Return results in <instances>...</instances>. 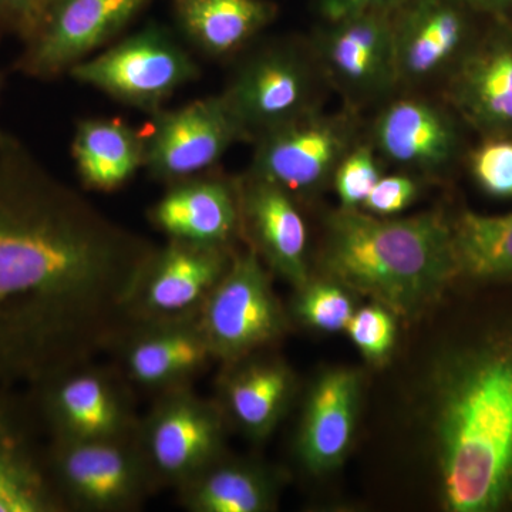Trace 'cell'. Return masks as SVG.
<instances>
[{"instance_id":"cell-1","label":"cell","mask_w":512,"mask_h":512,"mask_svg":"<svg viewBox=\"0 0 512 512\" xmlns=\"http://www.w3.org/2000/svg\"><path fill=\"white\" fill-rule=\"evenodd\" d=\"M157 245L0 138V386L30 387L109 353Z\"/></svg>"},{"instance_id":"cell-2","label":"cell","mask_w":512,"mask_h":512,"mask_svg":"<svg viewBox=\"0 0 512 512\" xmlns=\"http://www.w3.org/2000/svg\"><path fill=\"white\" fill-rule=\"evenodd\" d=\"M434 404L444 510L512 511V295L466 320L441 357Z\"/></svg>"},{"instance_id":"cell-3","label":"cell","mask_w":512,"mask_h":512,"mask_svg":"<svg viewBox=\"0 0 512 512\" xmlns=\"http://www.w3.org/2000/svg\"><path fill=\"white\" fill-rule=\"evenodd\" d=\"M319 269L407 319L460 281L450 218L440 212L399 218L338 208L325 220Z\"/></svg>"},{"instance_id":"cell-4","label":"cell","mask_w":512,"mask_h":512,"mask_svg":"<svg viewBox=\"0 0 512 512\" xmlns=\"http://www.w3.org/2000/svg\"><path fill=\"white\" fill-rule=\"evenodd\" d=\"M231 64L220 94L245 143L322 107L326 80L309 40L261 36Z\"/></svg>"},{"instance_id":"cell-5","label":"cell","mask_w":512,"mask_h":512,"mask_svg":"<svg viewBox=\"0 0 512 512\" xmlns=\"http://www.w3.org/2000/svg\"><path fill=\"white\" fill-rule=\"evenodd\" d=\"M200 74L178 33L158 23L131 33L69 72L77 83L148 116L165 109L167 101Z\"/></svg>"},{"instance_id":"cell-6","label":"cell","mask_w":512,"mask_h":512,"mask_svg":"<svg viewBox=\"0 0 512 512\" xmlns=\"http://www.w3.org/2000/svg\"><path fill=\"white\" fill-rule=\"evenodd\" d=\"M36 421L50 440L127 439L137 431L136 390L114 365L96 360L57 372L32 386Z\"/></svg>"},{"instance_id":"cell-7","label":"cell","mask_w":512,"mask_h":512,"mask_svg":"<svg viewBox=\"0 0 512 512\" xmlns=\"http://www.w3.org/2000/svg\"><path fill=\"white\" fill-rule=\"evenodd\" d=\"M46 460L66 512H134L160 491L136 434L107 441L50 440Z\"/></svg>"},{"instance_id":"cell-8","label":"cell","mask_w":512,"mask_h":512,"mask_svg":"<svg viewBox=\"0 0 512 512\" xmlns=\"http://www.w3.org/2000/svg\"><path fill=\"white\" fill-rule=\"evenodd\" d=\"M362 138L357 110L328 113L318 107L259 137L248 171L299 202L311 200L330 185L340 160Z\"/></svg>"},{"instance_id":"cell-9","label":"cell","mask_w":512,"mask_h":512,"mask_svg":"<svg viewBox=\"0 0 512 512\" xmlns=\"http://www.w3.org/2000/svg\"><path fill=\"white\" fill-rule=\"evenodd\" d=\"M198 319L215 362L221 363L271 348L289 325L271 271L247 245L235 251Z\"/></svg>"},{"instance_id":"cell-10","label":"cell","mask_w":512,"mask_h":512,"mask_svg":"<svg viewBox=\"0 0 512 512\" xmlns=\"http://www.w3.org/2000/svg\"><path fill=\"white\" fill-rule=\"evenodd\" d=\"M153 400L138 421L137 443L158 488L177 490L227 453L228 424L215 400L198 396L194 387Z\"/></svg>"},{"instance_id":"cell-11","label":"cell","mask_w":512,"mask_h":512,"mask_svg":"<svg viewBox=\"0 0 512 512\" xmlns=\"http://www.w3.org/2000/svg\"><path fill=\"white\" fill-rule=\"evenodd\" d=\"M308 40L326 84L350 109L382 104L399 92L390 13L320 22Z\"/></svg>"},{"instance_id":"cell-12","label":"cell","mask_w":512,"mask_h":512,"mask_svg":"<svg viewBox=\"0 0 512 512\" xmlns=\"http://www.w3.org/2000/svg\"><path fill=\"white\" fill-rule=\"evenodd\" d=\"M151 0H52L22 40L16 72L36 80L69 74L97 49L121 35Z\"/></svg>"},{"instance_id":"cell-13","label":"cell","mask_w":512,"mask_h":512,"mask_svg":"<svg viewBox=\"0 0 512 512\" xmlns=\"http://www.w3.org/2000/svg\"><path fill=\"white\" fill-rule=\"evenodd\" d=\"M380 106L367 138L384 163L437 180L466 157V126L446 101L406 92Z\"/></svg>"},{"instance_id":"cell-14","label":"cell","mask_w":512,"mask_h":512,"mask_svg":"<svg viewBox=\"0 0 512 512\" xmlns=\"http://www.w3.org/2000/svg\"><path fill=\"white\" fill-rule=\"evenodd\" d=\"M150 117L143 131L144 170L164 185L214 170L229 148L245 143L221 94Z\"/></svg>"},{"instance_id":"cell-15","label":"cell","mask_w":512,"mask_h":512,"mask_svg":"<svg viewBox=\"0 0 512 512\" xmlns=\"http://www.w3.org/2000/svg\"><path fill=\"white\" fill-rule=\"evenodd\" d=\"M480 20L460 0H407L393 13L399 90L443 83L483 28Z\"/></svg>"},{"instance_id":"cell-16","label":"cell","mask_w":512,"mask_h":512,"mask_svg":"<svg viewBox=\"0 0 512 512\" xmlns=\"http://www.w3.org/2000/svg\"><path fill=\"white\" fill-rule=\"evenodd\" d=\"M109 355L130 386L153 399L194 386L215 360L198 318L128 320Z\"/></svg>"},{"instance_id":"cell-17","label":"cell","mask_w":512,"mask_h":512,"mask_svg":"<svg viewBox=\"0 0 512 512\" xmlns=\"http://www.w3.org/2000/svg\"><path fill=\"white\" fill-rule=\"evenodd\" d=\"M237 249L167 239L141 268L128 296L127 319L198 318Z\"/></svg>"},{"instance_id":"cell-18","label":"cell","mask_w":512,"mask_h":512,"mask_svg":"<svg viewBox=\"0 0 512 512\" xmlns=\"http://www.w3.org/2000/svg\"><path fill=\"white\" fill-rule=\"evenodd\" d=\"M443 87V100L464 126L480 137H512L511 20H485Z\"/></svg>"},{"instance_id":"cell-19","label":"cell","mask_w":512,"mask_h":512,"mask_svg":"<svg viewBox=\"0 0 512 512\" xmlns=\"http://www.w3.org/2000/svg\"><path fill=\"white\" fill-rule=\"evenodd\" d=\"M242 242L272 275L301 288L312 275L311 235L301 202L251 171L239 175Z\"/></svg>"},{"instance_id":"cell-20","label":"cell","mask_w":512,"mask_h":512,"mask_svg":"<svg viewBox=\"0 0 512 512\" xmlns=\"http://www.w3.org/2000/svg\"><path fill=\"white\" fill-rule=\"evenodd\" d=\"M147 218L167 239L238 248L242 234L237 177L214 168L165 185L160 200L148 208Z\"/></svg>"},{"instance_id":"cell-21","label":"cell","mask_w":512,"mask_h":512,"mask_svg":"<svg viewBox=\"0 0 512 512\" xmlns=\"http://www.w3.org/2000/svg\"><path fill=\"white\" fill-rule=\"evenodd\" d=\"M222 365L215 403L228 426L248 440L268 439L295 397L296 379L291 367L265 350Z\"/></svg>"},{"instance_id":"cell-22","label":"cell","mask_w":512,"mask_h":512,"mask_svg":"<svg viewBox=\"0 0 512 512\" xmlns=\"http://www.w3.org/2000/svg\"><path fill=\"white\" fill-rule=\"evenodd\" d=\"M362 377L338 367L312 384L296 434V456L309 473L336 470L348 457L359 419Z\"/></svg>"},{"instance_id":"cell-23","label":"cell","mask_w":512,"mask_h":512,"mask_svg":"<svg viewBox=\"0 0 512 512\" xmlns=\"http://www.w3.org/2000/svg\"><path fill=\"white\" fill-rule=\"evenodd\" d=\"M0 386V512H66L30 420L35 414Z\"/></svg>"},{"instance_id":"cell-24","label":"cell","mask_w":512,"mask_h":512,"mask_svg":"<svg viewBox=\"0 0 512 512\" xmlns=\"http://www.w3.org/2000/svg\"><path fill=\"white\" fill-rule=\"evenodd\" d=\"M177 33L202 56L231 62L279 15L272 0H171Z\"/></svg>"},{"instance_id":"cell-25","label":"cell","mask_w":512,"mask_h":512,"mask_svg":"<svg viewBox=\"0 0 512 512\" xmlns=\"http://www.w3.org/2000/svg\"><path fill=\"white\" fill-rule=\"evenodd\" d=\"M281 488L275 468L224 453L175 491L190 512H268L275 510Z\"/></svg>"},{"instance_id":"cell-26","label":"cell","mask_w":512,"mask_h":512,"mask_svg":"<svg viewBox=\"0 0 512 512\" xmlns=\"http://www.w3.org/2000/svg\"><path fill=\"white\" fill-rule=\"evenodd\" d=\"M72 156L86 190H120L144 168L143 130L109 117L80 120L74 131Z\"/></svg>"},{"instance_id":"cell-27","label":"cell","mask_w":512,"mask_h":512,"mask_svg":"<svg viewBox=\"0 0 512 512\" xmlns=\"http://www.w3.org/2000/svg\"><path fill=\"white\" fill-rule=\"evenodd\" d=\"M460 279L471 285L512 282V212L461 211L450 218Z\"/></svg>"},{"instance_id":"cell-28","label":"cell","mask_w":512,"mask_h":512,"mask_svg":"<svg viewBox=\"0 0 512 512\" xmlns=\"http://www.w3.org/2000/svg\"><path fill=\"white\" fill-rule=\"evenodd\" d=\"M295 292L291 306L293 318L316 332H345L357 309L355 293L326 275L312 274Z\"/></svg>"},{"instance_id":"cell-29","label":"cell","mask_w":512,"mask_h":512,"mask_svg":"<svg viewBox=\"0 0 512 512\" xmlns=\"http://www.w3.org/2000/svg\"><path fill=\"white\" fill-rule=\"evenodd\" d=\"M383 174L384 161L369 138H362L340 160L330 181V187L338 197L339 208L360 210Z\"/></svg>"},{"instance_id":"cell-30","label":"cell","mask_w":512,"mask_h":512,"mask_svg":"<svg viewBox=\"0 0 512 512\" xmlns=\"http://www.w3.org/2000/svg\"><path fill=\"white\" fill-rule=\"evenodd\" d=\"M468 173L488 197L512 200V137H481L466 153Z\"/></svg>"},{"instance_id":"cell-31","label":"cell","mask_w":512,"mask_h":512,"mask_svg":"<svg viewBox=\"0 0 512 512\" xmlns=\"http://www.w3.org/2000/svg\"><path fill=\"white\" fill-rule=\"evenodd\" d=\"M345 332L360 355L372 365L386 363L396 346L394 313L380 303L357 308Z\"/></svg>"},{"instance_id":"cell-32","label":"cell","mask_w":512,"mask_h":512,"mask_svg":"<svg viewBox=\"0 0 512 512\" xmlns=\"http://www.w3.org/2000/svg\"><path fill=\"white\" fill-rule=\"evenodd\" d=\"M424 178L399 171L383 174L360 210L376 217H397L419 198Z\"/></svg>"},{"instance_id":"cell-33","label":"cell","mask_w":512,"mask_h":512,"mask_svg":"<svg viewBox=\"0 0 512 512\" xmlns=\"http://www.w3.org/2000/svg\"><path fill=\"white\" fill-rule=\"evenodd\" d=\"M52 0H0V33L25 40Z\"/></svg>"},{"instance_id":"cell-34","label":"cell","mask_w":512,"mask_h":512,"mask_svg":"<svg viewBox=\"0 0 512 512\" xmlns=\"http://www.w3.org/2000/svg\"><path fill=\"white\" fill-rule=\"evenodd\" d=\"M407 0H311L320 22L365 15V13L397 12Z\"/></svg>"},{"instance_id":"cell-35","label":"cell","mask_w":512,"mask_h":512,"mask_svg":"<svg viewBox=\"0 0 512 512\" xmlns=\"http://www.w3.org/2000/svg\"><path fill=\"white\" fill-rule=\"evenodd\" d=\"M484 20L500 19L512 22V0H460Z\"/></svg>"},{"instance_id":"cell-36","label":"cell","mask_w":512,"mask_h":512,"mask_svg":"<svg viewBox=\"0 0 512 512\" xmlns=\"http://www.w3.org/2000/svg\"><path fill=\"white\" fill-rule=\"evenodd\" d=\"M3 83H5V74H3L2 70H0V94H2ZM6 131H3L2 126H0V138L5 136Z\"/></svg>"}]
</instances>
